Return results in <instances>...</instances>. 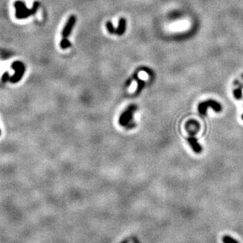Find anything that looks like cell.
Returning a JSON list of instances; mask_svg holds the SVG:
<instances>
[{"label":"cell","mask_w":243,"mask_h":243,"mask_svg":"<svg viewBox=\"0 0 243 243\" xmlns=\"http://www.w3.org/2000/svg\"><path fill=\"white\" fill-rule=\"evenodd\" d=\"M71 46V43L66 38H62L60 42V47L62 49H66Z\"/></svg>","instance_id":"9c48e42d"},{"label":"cell","mask_w":243,"mask_h":243,"mask_svg":"<svg viewBox=\"0 0 243 243\" xmlns=\"http://www.w3.org/2000/svg\"><path fill=\"white\" fill-rule=\"evenodd\" d=\"M223 243H238L237 240H235L234 238H233L230 236L226 235L223 238Z\"/></svg>","instance_id":"7c38bea8"},{"label":"cell","mask_w":243,"mask_h":243,"mask_svg":"<svg viewBox=\"0 0 243 243\" xmlns=\"http://www.w3.org/2000/svg\"><path fill=\"white\" fill-rule=\"evenodd\" d=\"M209 107H212L216 112H220L222 110L221 105L218 102L215 101V100H207V101L202 102V103H201L198 105V111H199V113L201 115H205L206 114V112H207V109Z\"/></svg>","instance_id":"277c9868"},{"label":"cell","mask_w":243,"mask_h":243,"mask_svg":"<svg viewBox=\"0 0 243 243\" xmlns=\"http://www.w3.org/2000/svg\"><path fill=\"white\" fill-rule=\"evenodd\" d=\"M188 142H189V145L191 146V148H192L193 150L194 151V153H198V154L201 153L202 147L201 146V145L198 143L197 140L194 137H193V136L189 137L188 138Z\"/></svg>","instance_id":"52a82bcc"},{"label":"cell","mask_w":243,"mask_h":243,"mask_svg":"<svg viewBox=\"0 0 243 243\" xmlns=\"http://www.w3.org/2000/svg\"><path fill=\"white\" fill-rule=\"evenodd\" d=\"M242 119H243V115H242Z\"/></svg>","instance_id":"9a60e30c"},{"label":"cell","mask_w":243,"mask_h":243,"mask_svg":"<svg viewBox=\"0 0 243 243\" xmlns=\"http://www.w3.org/2000/svg\"><path fill=\"white\" fill-rule=\"evenodd\" d=\"M106 27H107V31H108L109 33H111V34H115L116 29L114 27L113 24L111 23V22H107V23H106Z\"/></svg>","instance_id":"30bf717a"},{"label":"cell","mask_w":243,"mask_h":243,"mask_svg":"<svg viewBox=\"0 0 243 243\" xmlns=\"http://www.w3.org/2000/svg\"><path fill=\"white\" fill-rule=\"evenodd\" d=\"M136 105L129 106L126 111H125L121 114L119 120H118L120 125L126 127V128H132L133 126H134L135 124L133 122V113L136 111Z\"/></svg>","instance_id":"7a4b0ae2"},{"label":"cell","mask_w":243,"mask_h":243,"mask_svg":"<svg viewBox=\"0 0 243 243\" xmlns=\"http://www.w3.org/2000/svg\"><path fill=\"white\" fill-rule=\"evenodd\" d=\"M10 77L9 73L5 72L3 74H2L1 80H2V82H8V81H10Z\"/></svg>","instance_id":"5bb4252c"},{"label":"cell","mask_w":243,"mask_h":243,"mask_svg":"<svg viewBox=\"0 0 243 243\" xmlns=\"http://www.w3.org/2000/svg\"><path fill=\"white\" fill-rule=\"evenodd\" d=\"M0 133H1V132H0Z\"/></svg>","instance_id":"2e32d148"},{"label":"cell","mask_w":243,"mask_h":243,"mask_svg":"<svg viewBox=\"0 0 243 243\" xmlns=\"http://www.w3.org/2000/svg\"><path fill=\"white\" fill-rule=\"evenodd\" d=\"M136 79L137 80V82H138V86H137V91H136V94H138V93H140L141 92L142 89H143L144 86H145V82H143V81L138 79L137 77H136Z\"/></svg>","instance_id":"4fadbf2b"},{"label":"cell","mask_w":243,"mask_h":243,"mask_svg":"<svg viewBox=\"0 0 243 243\" xmlns=\"http://www.w3.org/2000/svg\"><path fill=\"white\" fill-rule=\"evenodd\" d=\"M125 26H126V22H125V19L123 18H121L119 19V22H118V26L116 29L115 34L118 35V36H121V35H123L125 31Z\"/></svg>","instance_id":"ba28073f"},{"label":"cell","mask_w":243,"mask_h":243,"mask_svg":"<svg viewBox=\"0 0 243 243\" xmlns=\"http://www.w3.org/2000/svg\"><path fill=\"white\" fill-rule=\"evenodd\" d=\"M14 6L15 9H16L15 17L18 19H25V18H29V17L36 14L39 6H40V2H35L33 4V6H32L31 9H28L26 7V3L22 2V1H20V0L16 1Z\"/></svg>","instance_id":"6da1fadb"},{"label":"cell","mask_w":243,"mask_h":243,"mask_svg":"<svg viewBox=\"0 0 243 243\" xmlns=\"http://www.w3.org/2000/svg\"><path fill=\"white\" fill-rule=\"evenodd\" d=\"M11 68L14 70H15V73L14 74L13 76L10 77V82H12V83H17L23 77L24 74H25V71H26V66L23 64V62H19V61H16V62L12 63Z\"/></svg>","instance_id":"3957f363"},{"label":"cell","mask_w":243,"mask_h":243,"mask_svg":"<svg viewBox=\"0 0 243 243\" xmlns=\"http://www.w3.org/2000/svg\"><path fill=\"white\" fill-rule=\"evenodd\" d=\"M75 22H76V17L74 15H71L69 18V19H68L67 22L65 25V26H64L63 30H62V38H67L68 36H70L73 28L74 26Z\"/></svg>","instance_id":"5b68a950"},{"label":"cell","mask_w":243,"mask_h":243,"mask_svg":"<svg viewBox=\"0 0 243 243\" xmlns=\"http://www.w3.org/2000/svg\"><path fill=\"white\" fill-rule=\"evenodd\" d=\"M185 128H186L187 131L189 133V134L193 136V135L196 134L197 132H198L200 129V125L197 121L192 120V121L187 122L186 125H185Z\"/></svg>","instance_id":"8992f818"},{"label":"cell","mask_w":243,"mask_h":243,"mask_svg":"<svg viewBox=\"0 0 243 243\" xmlns=\"http://www.w3.org/2000/svg\"><path fill=\"white\" fill-rule=\"evenodd\" d=\"M234 96L237 100H240L242 97V89L241 87H238L234 90Z\"/></svg>","instance_id":"8fae6325"}]
</instances>
